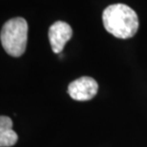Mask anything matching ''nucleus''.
Returning <instances> with one entry per match:
<instances>
[{
  "label": "nucleus",
  "instance_id": "f03ea898",
  "mask_svg": "<svg viewBox=\"0 0 147 147\" xmlns=\"http://www.w3.org/2000/svg\"><path fill=\"white\" fill-rule=\"evenodd\" d=\"M28 23L22 17H14L2 27L0 40L3 49L12 57H20L26 51Z\"/></svg>",
  "mask_w": 147,
  "mask_h": 147
},
{
  "label": "nucleus",
  "instance_id": "20e7f679",
  "mask_svg": "<svg viewBox=\"0 0 147 147\" xmlns=\"http://www.w3.org/2000/svg\"><path fill=\"white\" fill-rule=\"evenodd\" d=\"M72 37V29L67 23L57 21L53 23L49 30V39L52 51L60 53L64 49L65 45Z\"/></svg>",
  "mask_w": 147,
  "mask_h": 147
},
{
  "label": "nucleus",
  "instance_id": "39448f33",
  "mask_svg": "<svg viewBox=\"0 0 147 147\" xmlns=\"http://www.w3.org/2000/svg\"><path fill=\"white\" fill-rule=\"evenodd\" d=\"M18 136L12 130V121L7 116H0V147H11L17 142Z\"/></svg>",
  "mask_w": 147,
  "mask_h": 147
},
{
  "label": "nucleus",
  "instance_id": "f257e3e1",
  "mask_svg": "<svg viewBox=\"0 0 147 147\" xmlns=\"http://www.w3.org/2000/svg\"><path fill=\"white\" fill-rule=\"evenodd\" d=\"M105 29L120 39L133 37L139 29L137 12L125 4H113L105 8L102 12Z\"/></svg>",
  "mask_w": 147,
  "mask_h": 147
},
{
  "label": "nucleus",
  "instance_id": "7ed1b4c3",
  "mask_svg": "<svg viewBox=\"0 0 147 147\" xmlns=\"http://www.w3.org/2000/svg\"><path fill=\"white\" fill-rule=\"evenodd\" d=\"M98 83L91 77L84 76L68 84L67 92L75 101L84 102L94 98L98 92Z\"/></svg>",
  "mask_w": 147,
  "mask_h": 147
}]
</instances>
